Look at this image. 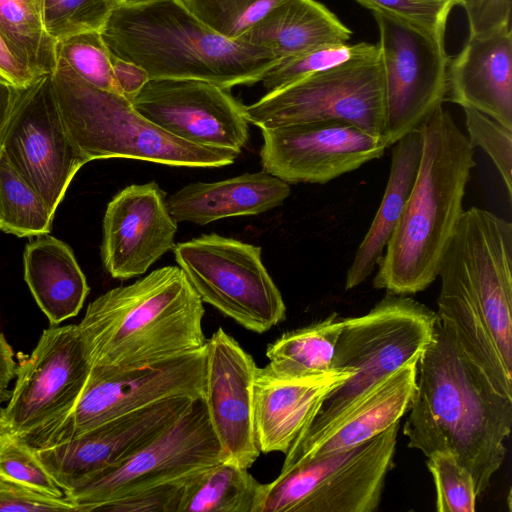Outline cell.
Segmentation results:
<instances>
[{"label":"cell","instance_id":"cell-1","mask_svg":"<svg viewBox=\"0 0 512 512\" xmlns=\"http://www.w3.org/2000/svg\"><path fill=\"white\" fill-rule=\"evenodd\" d=\"M403 426L408 446L426 457L451 453L472 475L480 496L506 457L512 399L502 395L437 316L417 363V388Z\"/></svg>","mask_w":512,"mask_h":512},{"label":"cell","instance_id":"cell-2","mask_svg":"<svg viewBox=\"0 0 512 512\" xmlns=\"http://www.w3.org/2000/svg\"><path fill=\"white\" fill-rule=\"evenodd\" d=\"M437 316L502 395L512 399V224L464 210L441 259Z\"/></svg>","mask_w":512,"mask_h":512},{"label":"cell","instance_id":"cell-3","mask_svg":"<svg viewBox=\"0 0 512 512\" xmlns=\"http://www.w3.org/2000/svg\"><path fill=\"white\" fill-rule=\"evenodd\" d=\"M418 128L423 139L418 171L373 279L375 288L391 294H416L437 278L475 166L474 147L442 105Z\"/></svg>","mask_w":512,"mask_h":512},{"label":"cell","instance_id":"cell-4","mask_svg":"<svg viewBox=\"0 0 512 512\" xmlns=\"http://www.w3.org/2000/svg\"><path fill=\"white\" fill-rule=\"evenodd\" d=\"M203 301L178 266L113 288L78 324L92 367L130 369L205 347Z\"/></svg>","mask_w":512,"mask_h":512},{"label":"cell","instance_id":"cell-5","mask_svg":"<svg viewBox=\"0 0 512 512\" xmlns=\"http://www.w3.org/2000/svg\"><path fill=\"white\" fill-rule=\"evenodd\" d=\"M100 34L114 56L142 67L150 79H196L229 90L261 81L277 61L217 34L179 0L119 5Z\"/></svg>","mask_w":512,"mask_h":512},{"label":"cell","instance_id":"cell-6","mask_svg":"<svg viewBox=\"0 0 512 512\" xmlns=\"http://www.w3.org/2000/svg\"><path fill=\"white\" fill-rule=\"evenodd\" d=\"M67 132L87 162L129 158L179 167H223L238 151L195 145L162 130L122 95L80 78L63 60L51 74Z\"/></svg>","mask_w":512,"mask_h":512},{"label":"cell","instance_id":"cell-7","mask_svg":"<svg viewBox=\"0 0 512 512\" xmlns=\"http://www.w3.org/2000/svg\"><path fill=\"white\" fill-rule=\"evenodd\" d=\"M436 312L407 295L387 293L368 313L343 318L332 368L353 371L324 401L314 420L295 439L314 438L382 379L418 362L430 343Z\"/></svg>","mask_w":512,"mask_h":512},{"label":"cell","instance_id":"cell-8","mask_svg":"<svg viewBox=\"0 0 512 512\" xmlns=\"http://www.w3.org/2000/svg\"><path fill=\"white\" fill-rule=\"evenodd\" d=\"M399 424L353 448L282 468L255 512H374L394 464Z\"/></svg>","mask_w":512,"mask_h":512},{"label":"cell","instance_id":"cell-9","mask_svg":"<svg viewBox=\"0 0 512 512\" xmlns=\"http://www.w3.org/2000/svg\"><path fill=\"white\" fill-rule=\"evenodd\" d=\"M262 129L314 123H347L382 137L384 85L380 53L352 60L267 92L244 106Z\"/></svg>","mask_w":512,"mask_h":512},{"label":"cell","instance_id":"cell-10","mask_svg":"<svg viewBox=\"0 0 512 512\" xmlns=\"http://www.w3.org/2000/svg\"><path fill=\"white\" fill-rule=\"evenodd\" d=\"M261 247L218 234L175 244L178 267L201 300L247 330L264 333L286 317V306L261 258Z\"/></svg>","mask_w":512,"mask_h":512},{"label":"cell","instance_id":"cell-11","mask_svg":"<svg viewBox=\"0 0 512 512\" xmlns=\"http://www.w3.org/2000/svg\"><path fill=\"white\" fill-rule=\"evenodd\" d=\"M205 366L203 347L137 368L92 367L74 408L46 429L20 439L38 450L70 440L103 422L160 401L179 397L203 398Z\"/></svg>","mask_w":512,"mask_h":512},{"label":"cell","instance_id":"cell-12","mask_svg":"<svg viewBox=\"0 0 512 512\" xmlns=\"http://www.w3.org/2000/svg\"><path fill=\"white\" fill-rule=\"evenodd\" d=\"M373 16L383 70L382 138L389 148L445 101L450 58L446 29L431 30L384 13Z\"/></svg>","mask_w":512,"mask_h":512},{"label":"cell","instance_id":"cell-13","mask_svg":"<svg viewBox=\"0 0 512 512\" xmlns=\"http://www.w3.org/2000/svg\"><path fill=\"white\" fill-rule=\"evenodd\" d=\"M225 460L204 400L198 398L171 426L128 459L87 477L65 496L78 512L95 511L137 490L183 482L201 469Z\"/></svg>","mask_w":512,"mask_h":512},{"label":"cell","instance_id":"cell-14","mask_svg":"<svg viewBox=\"0 0 512 512\" xmlns=\"http://www.w3.org/2000/svg\"><path fill=\"white\" fill-rule=\"evenodd\" d=\"M16 382L0 429L19 438L36 434L68 414L79 400L92 365L78 325L43 331L31 354H18Z\"/></svg>","mask_w":512,"mask_h":512},{"label":"cell","instance_id":"cell-15","mask_svg":"<svg viewBox=\"0 0 512 512\" xmlns=\"http://www.w3.org/2000/svg\"><path fill=\"white\" fill-rule=\"evenodd\" d=\"M11 166L55 214L72 179L87 160L74 146L58 107L51 74L18 88L0 137Z\"/></svg>","mask_w":512,"mask_h":512},{"label":"cell","instance_id":"cell-16","mask_svg":"<svg viewBox=\"0 0 512 512\" xmlns=\"http://www.w3.org/2000/svg\"><path fill=\"white\" fill-rule=\"evenodd\" d=\"M131 103L162 130L195 145L240 152L249 138L244 105L208 81L149 79Z\"/></svg>","mask_w":512,"mask_h":512},{"label":"cell","instance_id":"cell-17","mask_svg":"<svg viewBox=\"0 0 512 512\" xmlns=\"http://www.w3.org/2000/svg\"><path fill=\"white\" fill-rule=\"evenodd\" d=\"M265 172L286 183H327L380 158L383 138L347 123H314L262 129Z\"/></svg>","mask_w":512,"mask_h":512},{"label":"cell","instance_id":"cell-18","mask_svg":"<svg viewBox=\"0 0 512 512\" xmlns=\"http://www.w3.org/2000/svg\"><path fill=\"white\" fill-rule=\"evenodd\" d=\"M193 401L187 397L160 401L35 452L66 493L87 477L128 459L171 426Z\"/></svg>","mask_w":512,"mask_h":512},{"label":"cell","instance_id":"cell-19","mask_svg":"<svg viewBox=\"0 0 512 512\" xmlns=\"http://www.w3.org/2000/svg\"><path fill=\"white\" fill-rule=\"evenodd\" d=\"M165 195L156 182L132 184L108 203L101 257L113 278L141 276L173 250L177 222L168 211Z\"/></svg>","mask_w":512,"mask_h":512},{"label":"cell","instance_id":"cell-20","mask_svg":"<svg viewBox=\"0 0 512 512\" xmlns=\"http://www.w3.org/2000/svg\"><path fill=\"white\" fill-rule=\"evenodd\" d=\"M205 352L203 400L211 426L226 460L248 469L260 455L252 409L257 365L253 357L221 327L207 339Z\"/></svg>","mask_w":512,"mask_h":512},{"label":"cell","instance_id":"cell-21","mask_svg":"<svg viewBox=\"0 0 512 512\" xmlns=\"http://www.w3.org/2000/svg\"><path fill=\"white\" fill-rule=\"evenodd\" d=\"M353 371L330 369L305 376H282L256 367L252 388L253 426L261 453H286L314 420L325 399Z\"/></svg>","mask_w":512,"mask_h":512},{"label":"cell","instance_id":"cell-22","mask_svg":"<svg viewBox=\"0 0 512 512\" xmlns=\"http://www.w3.org/2000/svg\"><path fill=\"white\" fill-rule=\"evenodd\" d=\"M417 363H406L382 379L320 435L295 440L282 468L353 448L400 422L415 396Z\"/></svg>","mask_w":512,"mask_h":512},{"label":"cell","instance_id":"cell-23","mask_svg":"<svg viewBox=\"0 0 512 512\" xmlns=\"http://www.w3.org/2000/svg\"><path fill=\"white\" fill-rule=\"evenodd\" d=\"M445 101L478 110L512 129V30L469 35L450 61Z\"/></svg>","mask_w":512,"mask_h":512},{"label":"cell","instance_id":"cell-24","mask_svg":"<svg viewBox=\"0 0 512 512\" xmlns=\"http://www.w3.org/2000/svg\"><path fill=\"white\" fill-rule=\"evenodd\" d=\"M290 192L288 183L263 170L216 182L190 183L168 196L166 205L176 222L206 225L267 212L280 206Z\"/></svg>","mask_w":512,"mask_h":512},{"label":"cell","instance_id":"cell-25","mask_svg":"<svg viewBox=\"0 0 512 512\" xmlns=\"http://www.w3.org/2000/svg\"><path fill=\"white\" fill-rule=\"evenodd\" d=\"M352 31L316 0H285L237 41L268 51L277 60L321 46L346 43Z\"/></svg>","mask_w":512,"mask_h":512},{"label":"cell","instance_id":"cell-26","mask_svg":"<svg viewBox=\"0 0 512 512\" xmlns=\"http://www.w3.org/2000/svg\"><path fill=\"white\" fill-rule=\"evenodd\" d=\"M24 279L52 326L76 316L89 293L72 249L48 234L28 242L23 253Z\"/></svg>","mask_w":512,"mask_h":512},{"label":"cell","instance_id":"cell-27","mask_svg":"<svg viewBox=\"0 0 512 512\" xmlns=\"http://www.w3.org/2000/svg\"><path fill=\"white\" fill-rule=\"evenodd\" d=\"M423 139L416 128L392 145L387 185L375 217L347 270L345 289L363 283L375 270L404 211L418 171Z\"/></svg>","mask_w":512,"mask_h":512},{"label":"cell","instance_id":"cell-28","mask_svg":"<svg viewBox=\"0 0 512 512\" xmlns=\"http://www.w3.org/2000/svg\"><path fill=\"white\" fill-rule=\"evenodd\" d=\"M262 483L227 460L183 481L179 512H255Z\"/></svg>","mask_w":512,"mask_h":512},{"label":"cell","instance_id":"cell-29","mask_svg":"<svg viewBox=\"0 0 512 512\" xmlns=\"http://www.w3.org/2000/svg\"><path fill=\"white\" fill-rule=\"evenodd\" d=\"M343 318L332 313L324 320L282 334L266 349L269 369L282 376H305L328 371Z\"/></svg>","mask_w":512,"mask_h":512},{"label":"cell","instance_id":"cell-30","mask_svg":"<svg viewBox=\"0 0 512 512\" xmlns=\"http://www.w3.org/2000/svg\"><path fill=\"white\" fill-rule=\"evenodd\" d=\"M0 34L35 77L53 73L57 42L44 27L43 0H0Z\"/></svg>","mask_w":512,"mask_h":512},{"label":"cell","instance_id":"cell-31","mask_svg":"<svg viewBox=\"0 0 512 512\" xmlns=\"http://www.w3.org/2000/svg\"><path fill=\"white\" fill-rule=\"evenodd\" d=\"M54 213L0 149V230L17 237L48 234Z\"/></svg>","mask_w":512,"mask_h":512},{"label":"cell","instance_id":"cell-32","mask_svg":"<svg viewBox=\"0 0 512 512\" xmlns=\"http://www.w3.org/2000/svg\"><path fill=\"white\" fill-rule=\"evenodd\" d=\"M378 52V44L367 42L321 46L277 60L261 81L267 92H271L317 72Z\"/></svg>","mask_w":512,"mask_h":512},{"label":"cell","instance_id":"cell-33","mask_svg":"<svg viewBox=\"0 0 512 512\" xmlns=\"http://www.w3.org/2000/svg\"><path fill=\"white\" fill-rule=\"evenodd\" d=\"M199 21L217 34L237 41L285 0H179Z\"/></svg>","mask_w":512,"mask_h":512},{"label":"cell","instance_id":"cell-34","mask_svg":"<svg viewBox=\"0 0 512 512\" xmlns=\"http://www.w3.org/2000/svg\"><path fill=\"white\" fill-rule=\"evenodd\" d=\"M57 58L63 60L87 83L120 94L114 77L111 52L99 31H88L64 38L56 43Z\"/></svg>","mask_w":512,"mask_h":512},{"label":"cell","instance_id":"cell-35","mask_svg":"<svg viewBox=\"0 0 512 512\" xmlns=\"http://www.w3.org/2000/svg\"><path fill=\"white\" fill-rule=\"evenodd\" d=\"M119 5L120 0H43L44 27L56 42L83 32H100Z\"/></svg>","mask_w":512,"mask_h":512},{"label":"cell","instance_id":"cell-36","mask_svg":"<svg viewBox=\"0 0 512 512\" xmlns=\"http://www.w3.org/2000/svg\"><path fill=\"white\" fill-rule=\"evenodd\" d=\"M427 458L436 487V510L474 512L477 495L469 470L449 452L436 450Z\"/></svg>","mask_w":512,"mask_h":512},{"label":"cell","instance_id":"cell-37","mask_svg":"<svg viewBox=\"0 0 512 512\" xmlns=\"http://www.w3.org/2000/svg\"><path fill=\"white\" fill-rule=\"evenodd\" d=\"M0 476L54 497L65 493L39 460L35 450L0 429Z\"/></svg>","mask_w":512,"mask_h":512},{"label":"cell","instance_id":"cell-38","mask_svg":"<svg viewBox=\"0 0 512 512\" xmlns=\"http://www.w3.org/2000/svg\"><path fill=\"white\" fill-rule=\"evenodd\" d=\"M463 111L470 143L474 148L480 147L491 158L511 202L512 129L478 110L463 108Z\"/></svg>","mask_w":512,"mask_h":512},{"label":"cell","instance_id":"cell-39","mask_svg":"<svg viewBox=\"0 0 512 512\" xmlns=\"http://www.w3.org/2000/svg\"><path fill=\"white\" fill-rule=\"evenodd\" d=\"M372 13L389 14L431 30L446 29L457 0H354Z\"/></svg>","mask_w":512,"mask_h":512},{"label":"cell","instance_id":"cell-40","mask_svg":"<svg viewBox=\"0 0 512 512\" xmlns=\"http://www.w3.org/2000/svg\"><path fill=\"white\" fill-rule=\"evenodd\" d=\"M183 482L137 490L99 506L107 512H179Z\"/></svg>","mask_w":512,"mask_h":512},{"label":"cell","instance_id":"cell-41","mask_svg":"<svg viewBox=\"0 0 512 512\" xmlns=\"http://www.w3.org/2000/svg\"><path fill=\"white\" fill-rule=\"evenodd\" d=\"M0 511H77L66 496L46 495L0 476Z\"/></svg>","mask_w":512,"mask_h":512},{"label":"cell","instance_id":"cell-42","mask_svg":"<svg viewBox=\"0 0 512 512\" xmlns=\"http://www.w3.org/2000/svg\"><path fill=\"white\" fill-rule=\"evenodd\" d=\"M111 63L120 94L131 101L149 81L148 73L137 64L120 59L112 53Z\"/></svg>","mask_w":512,"mask_h":512},{"label":"cell","instance_id":"cell-43","mask_svg":"<svg viewBox=\"0 0 512 512\" xmlns=\"http://www.w3.org/2000/svg\"><path fill=\"white\" fill-rule=\"evenodd\" d=\"M36 78L37 77L15 57L0 34V80L14 87L23 88Z\"/></svg>","mask_w":512,"mask_h":512},{"label":"cell","instance_id":"cell-44","mask_svg":"<svg viewBox=\"0 0 512 512\" xmlns=\"http://www.w3.org/2000/svg\"><path fill=\"white\" fill-rule=\"evenodd\" d=\"M18 88L0 80V137L12 113Z\"/></svg>","mask_w":512,"mask_h":512},{"label":"cell","instance_id":"cell-45","mask_svg":"<svg viewBox=\"0 0 512 512\" xmlns=\"http://www.w3.org/2000/svg\"><path fill=\"white\" fill-rule=\"evenodd\" d=\"M152 0H120V5H138Z\"/></svg>","mask_w":512,"mask_h":512},{"label":"cell","instance_id":"cell-46","mask_svg":"<svg viewBox=\"0 0 512 512\" xmlns=\"http://www.w3.org/2000/svg\"><path fill=\"white\" fill-rule=\"evenodd\" d=\"M472 0H457L458 5H461L462 7L466 6L468 3H470Z\"/></svg>","mask_w":512,"mask_h":512}]
</instances>
